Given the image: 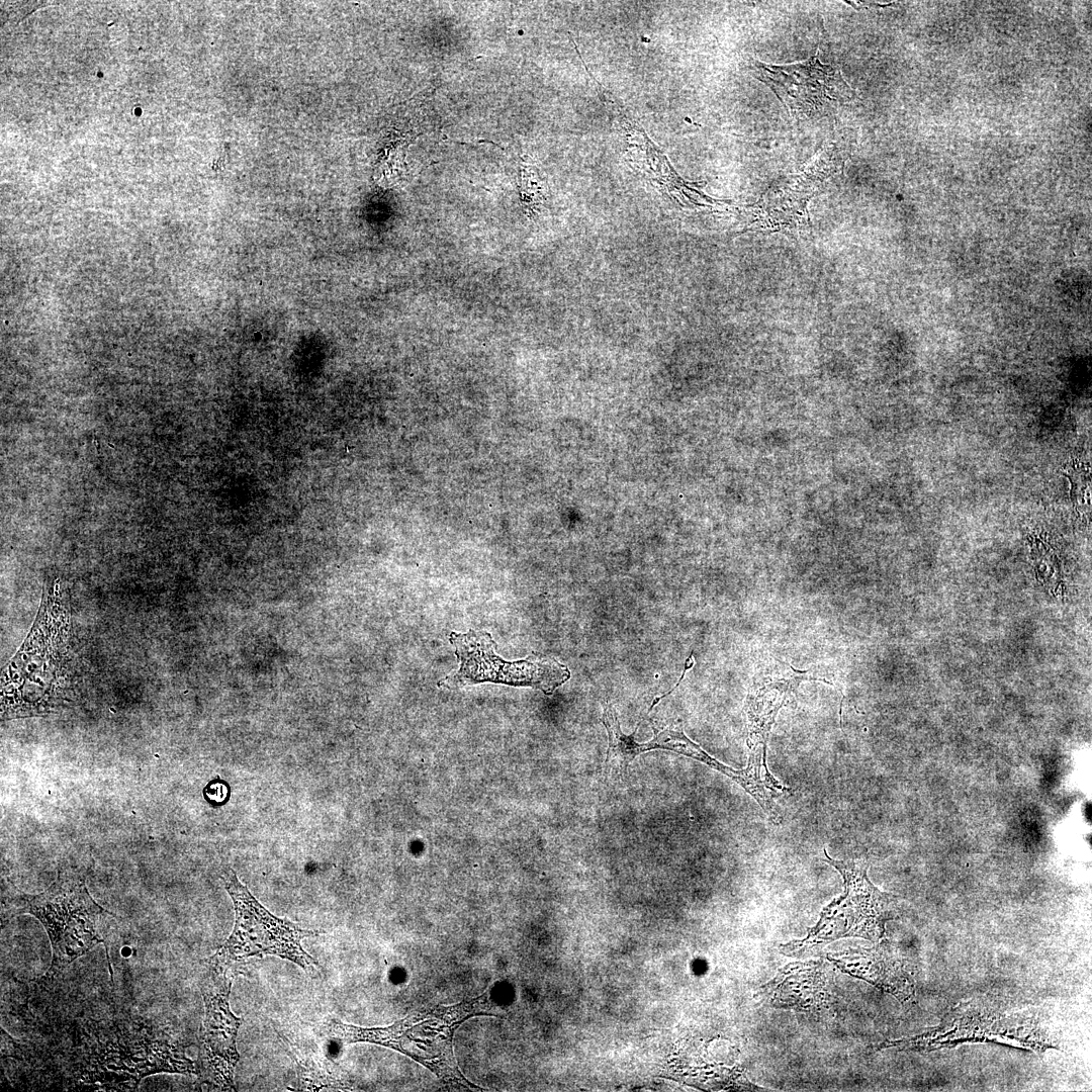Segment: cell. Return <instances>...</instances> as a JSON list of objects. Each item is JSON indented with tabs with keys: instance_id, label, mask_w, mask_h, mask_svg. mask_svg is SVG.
<instances>
[{
	"instance_id": "obj_7",
	"label": "cell",
	"mask_w": 1092,
	"mask_h": 1092,
	"mask_svg": "<svg viewBox=\"0 0 1092 1092\" xmlns=\"http://www.w3.org/2000/svg\"><path fill=\"white\" fill-rule=\"evenodd\" d=\"M756 76L794 114H825L850 99L851 89L840 71L822 64L816 54L802 63L769 65L754 62Z\"/></svg>"
},
{
	"instance_id": "obj_6",
	"label": "cell",
	"mask_w": 1092,
	"mask_h": 1092,
	"mask_svg": "<svg viewBox=\"0 0 1092 1092\" xmlns=\"http://www.w3.org/2000/svg\"><path fill=\"white\" fill-rule=\"evenodd\" d=\"M995 1041L1042 1052L1053 1048L1032 1018L965 1008L953 1011L938 1026L908 1038L889 1040L882 1048L929 1052L962 1042Z\"/></svg>"
},
{
	"instance_id": "obj_10",
	"label": "cell",
	"mask_w": 1092,
	"mask_h": 1092,
	"mask_svg": "<svg viewBox=\"0 0 1092 1092\" xmlns=\"http://www.w3.org/2000/svg\"><path fill=\"white\" fill-rule=\"evenodd\" d=\"M822 963H795L786 966L768 984L760 998L769 1004L796 1010H818L827 1004L829 976Z\"/></svg>"
},
{
	"instance_id": "obj_4",
	"label": "cell",
	"mask_w": 1092,
	"mask_h": 1092,
	"mask_svg": "<svg viewBox=\"0 0 1092 1092\" xmlns=\"http://www.w3.org/2000/svg\"><path fill=\"white\" fill-rule=\"evenodd\" d=\"M459 668L438 682L439 687L457 689L480 682L529 687L551 695L570 677L568 667L556 659L531 654L525 659L507 661L495 652L496 643L485 631L451 632Z\"/></svg>"
},
{
	"instance_id": "obj_8",
	"label": "cell",
	"mask_w": 1092,
	"mask_h": 1092,
	"mask_svg": "<svg viewBox=\"0 0 1092 1092\" xmlns=\"http://www.w3.org/2000/svg\"><path fill=\"white\" fill-rule=\"evenodd\" d=\"M809 670H798L785 662L762 668L753 678L746 702L749 753H765L766 741L779 711L794 700L804 680H822Z\"/></svg>"
},
{
	"instance_id": "obj_5",
	"label": "cell",
	"mask_w": 1092,
	"mask_h": 1092,
	"mask_svg": "<svg viewBox=\"0 0 1092 1092\" xmlns=\"http://www.w3.org/2000/svg\"><path fill=\"white\" fill-rule=\"evenodd\" d=\"M235 969L210 959L200 978L204 1018L199 1032L198 1070L206 1084L220 1090H235L234 1073L240 1055L238 1030L242 1019L230 1007Z\"/></svg>"
},
{
	"instance_id": "obj_9",
	"label": "cell",
	"mask_w": 1092,
	"mask_h": 1092,
	"mask_svg": "<svg viewBox=\"0 0 1092 1092\" xmlns=\"http://www.w3.org/2000/svg\"><path fill=\"white\" fill-rule=\"evenodd\" d=\"M828 958L841 971L869 982L902 1002L914 998L913 979L887 944L849 948L828 954Z\"/></svg>"
},
{
	"instance_id": "obj_13",
	"label": "cell",
	"mask_w": 1092,
	"mask_h": 1092,
	"mask_svg": "<svg viewBox=\"0 0 1092 1092\" xmlns=\"http://www.w3.org/2000/svg\"><path fill=\"white\" fill-rule=\"evenodd\" d=\"M694 664H695V660H694V656H693V652H692V653H691V655H690V656L688 657V659H687V660H686V662H685V667H684V669H682V673H681V675H680V677H679V679H678L677 684H676V685H675V686H674V687H673V688H672V689H671L670 691H668L667 693H665L664 695H662V696H660V697H658V698L654 699V701L652 702V704H651V706H650L649 710H651V709H652V708H653V707H654V706H655V705H656V704L658 703V701H660L661 699H663V697H666V696H667L668 694L672 693V692H673V691H674V690H675V689L677 688V686H678V685H679V684L681 682V680H682V678H684V676H685L686 672H687V671H688L689 669H691V668H692V667L694 666Z\"/></svg>"
},
{
	"instance_id": "obj_1",
	"label": "cell",
	"mask_w": 1092,
	"mask_h": 1092,
	"mask_svg": "<svg viewBox=\"0 0 1092 1092\" xmlns=\"http://www.w3.org/2000/svg\"><path fill=\"white\" fill-rule=\"evenodd\" d=\"M825 860L844 881V893L826 906L818 923L807 936L780 945L789 957H804L844 937H861L877 942L884 937L886 922L894 919L898 898L879 890L868 877V867L859 860H836L826 850Z\"/></svg>"
},
{
	"instance_id": "obj_3",
	"label": "cell",
	"mask_w": 1092,
	"mask_h": 1092,
	"mask_svg": "<svg viewBox=\"0 0 1092 1092\" xmlns=\"http://www.w3.org/2000/svg\"><path fill=\"white\" fill-rule=\"evenodd\" d=\"M17 909L43 925L53 949L52 969L57 970L103 942L98 923L110 914L92 899L83 877L71 871L60 872L40 894L20 895Z\"/></svg>"
},
{
	"instance_id": "obj_2",
	"label": "cell",
	"mask_w": 1092,
	"mask_h": 1092,
	"mask_svg": "<svg viewBox=\"0 0 1092 1092\" xmlns=\"http://www.w3.org/2000/svg\"><path fill=\"white\" fill-rule=\"evenodd\" d=\"M221 879L235 908V924L230 937L209 959L236 969V965L251 957L276 956L314 974L320 965L302 947L301 940L322 931L300 928L286 918L267 910L229 869Z\"/></svg>"
},
{
	"instance_id": "obj_11",
	"label": "cell",
	"mask_w": 1092,
	"mask_h": 1092,
	"mask_svg": "<svg viewBox=\"0 0 1092 1092\" xmlns=\"http://www.w3.org/2000/svg\"><path fill=\"white\" fill-rule=\"evenodd\" d=\"M602 723L606 727L609 737V746L605 759L606 768L625 770L632 760L640 753L648 751L646 743L635 741L638 726L630 735L623 733L615 708L606 704L604 706Z\"/></svg>"
},
{
	"instance_id": "obj_12",
	"label": "cell",
	"mask_w": 1092,
	"mask_h": 1092,
	"mask_svg": "<svg viewBox=\"0 0 1092 1092\" xmlns=\"http://www.w3.org/2000/svg\"><path fill=\"white\" fill-rule=\"evenodd\" d=\"M203 794L209 803L220 805L229 797V786L223 781L213 780L205 787Z\"/></svg>"
}]
</instances>
